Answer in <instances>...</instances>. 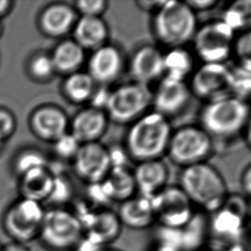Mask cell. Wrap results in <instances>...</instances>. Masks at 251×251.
<instances>
[{"label":"cell","instance_id":"1","mask_svg":"<svg viewBox=\"0 0 251 251\" xmlns=\"http://www.w3.org/2000/svg\"><path fill=\"white\" fill-rule=\"evenodd\" d=\"M173 129L169 119L151 109L128 126L124 139L126 155L136 163L162 159Z\"/></svg>","mask_w":251,"mask_h":251},{"label":"cell","instance_id":"2","mask_svg":"<svg viewBox=\"0 0 251 251\" xmlns=\"http://www.w3.org/2000/svg\"><path fill=\"white\" fill-rule=\"evenodd\" d=\"M177 185L195 208L198 207L204 214L221 209L229 196L224 176L208 162L182 168Z\"/></svg>","mask_w":251,"mask_h":251},{"label":"cell","instance_id":"3","mask_svg":"<svg viewBox=\"0 0 251 251\" xmlns=\"http://www.w3.org/2000/svg\"><path fill=\"white\" fill-rule=\"evenodd\" d=\"M248 102L227 96L205 103L199 115V126L208 134L214 143L242 136L250 126Z\"/></svg>","mask_w":251,"mask_h":251},{"label":"cell","instance_id":"4","mask_svg":"<svg viewBox=\"0 0 251 251\" xmlns=\"http://www.w3.org/2000/svg\"><path fill=\"white\" fill-rule=\"evenodd\" d=\"M151 30L160 44L168 48L185 47L196 34L197 14L185 1H164L152 14Z\"/></svg>","mask_w":251,"mask_h":251},{"label":"cell","instance_id":"5","mask_svg":"<svg viewBox=\"0 0 251 251\" xmlns=\"http://www.w3.org/2000/svg\"><path fill=\"white\" fill-rule=\"evenodd\" d=\"M84 235L82 222L66 207L46 209L37 240L49 251H74Z\"/></svg>","mask_w":251,"mask_h":251},{"label":"cell","instance_id":"6","mask_svg":"<svg viewBox=\"0 0 251 251\" xmlns=\"http://www.w3.org/2000/svg\"><path fill=\"white\" fill-rule=\"evenodd\" d=\"M152 109V90L139 82H124L109 90L105 110L110 122L129 126Z\"/></svg>","mask_w":251,"mask_h":251},{"label":"cell","instance_id":"7","mask_svg":"<svg viewBox=\"0 0 251 251\" xmlns=\"http://www.w3.org/2000/svg\"><path fill=\"white\" fill-rule=\"evenodd\" d=\"M215 143L199 125H185L173 129L167 146L169 160L182 168L207 162Z\"/></svg>","mask_w":251,"mask_h":251},{"label":"cell","instance_id":"8","mask_svg":"<svg viewBox=\"0 0 251 251\" xmlns=\"http://www.w3.org/2000/svg\"><path fill=\"white\" fill-rule=\"evenodd\" d=\"M43 203L24 197L7 207L2 217V227L11 241L28 245L37 240L44 220Z\"/></svg>","mask_w":251,"mask_h":251},{"label":"cell","instance_id":"9","mask_svg":"<svg viewBox=\"0 0 251 251\" xmlns=\"http://www.w3.org/2000/svg\"><path fill=\"white\" fill-rule=\"evenodd\" d=\"M236 33L221 19L198 26L192 39L193 53L202 64H227Z\"/></svg>","mask_w":251,"mask_h":251},{"label":"cell","instance_id":"10","mask_svg":"<svg viewBox=\"0 0 251 251\" xmlns=\"http://www.w3.org/2000/svg\"><path fill=\"white\" fill-rule=\"evenodd\" d=\"M156 224L168 230H181L190 223L195 207L178 185H167L151 198Z\"/></svg>","mask_w":251,"mask_h":251},{"label":"cell","instance_id":"11","mask_svg":"<svg viewBox=\"0 0 251 251\" xmlns=\"http://www.w3.org/2000/svg\"><path fill=\"white\" fill-rule=\"evenodd\" d=\"M193 97L204 103L231 96V69L227 64H202L188 83Z\"/></svg>","mask_w":251,"mask_h":251},{"label":"cell","instance_id":"12","mask_svg":"<svg viewBox=\"0 0 251 251\" xmlns=\"http://www.w3.org/2000/svg\"><path fill=\"white\" fill-rule=\"evenodd\" d=\"M72 161L75 176L88 186L103 182L112 167L111 150L100 142L81 144Z\"/></svg>","mask_w":251,"mask_h":251},{"label":"cell","instance_id":"13","mask_svg":"<svg viewBox=\"0 0 251 251\" xmlns=\"http://www.w3.org/2000/svg\"><path fill=\"white\" fill-rule=\"evenodd\" d=\"M126 66L122 49L109 42L91 51L86 61V72L100 87H109L122 76Z\"/></svg>","mask_w":251,"mask_h":251},{"label":"cell","instance_id":"14","mask_svg":"<svg viewBox=\"0 0 251 251\" xmlns=\"http://www.w3.org/2000/svg\"><path fill=\"white\" fill-rule=\"evenodd\" d=\"M76 215L82 222L84 238L99 248L109 246L121 234V221L117 212L108 207H97Z\"/></svg>","mask_w":251,"mask_h":251},{"label":"cell","instance_id":"15","mask_svg":"<svg viewBox=\"0 0 251 251\" xmlns=\"http://www.w3.org/2000/svg\"><path fill=\"white\" fill-rule=\"evenodd\" d=\"M193 98L187 82L163 77L152 90V110L171 119L183 113Z\"/></svg>","mask_w":251,"mask_h":251},{"label":"cell","instance_id":"16","mask_svg":"<svg viewBox=\"0 0 251 251\" xmlns=\"http://www.w3.org/2000/svg\"><path fill=\"white\" fill-rule=\"evenodd\" d=\"M164 52L153 44L137 47L127 59L126 69L131 81L150 87L164 77Z\"/></svg>","mask_w":251,"mask_h":251},{"label":"cell","instance_id":"17","mask_svg":"<svg viewBox=\"0 0 251 251\" xmlns=\"http://www.w3.org/2000/svg\"><path fill=\"white\" fill-rule=\"evenodd\" d=\"M110 123L104 109L88 105L70 119L69 132L80 144L98 143L107 132Z\"/></svg>","mask_w":251,"mask_h":251},{"label":"cell","instance_id":"18","mask_svg":"<svg viewBox=\"0 0 251 251\" xmlns=\"http://www.w3.org/2000/svg\"><path fill=\"white\" fill-rule=\"evenodd\" d=\"M29 125L38 138L54 143L60 136L69 132L70 119L59 106L42 105L32 112Z\"/></svg>","mask_w":251,"mask_h":251},{"label":"cell","instance_id":"19","mask_svg":"<svg viewBox=\"0 0 251 251\" xmlns=\"http://www.w3.org/2000/svg\"><path fill=\"white\" fill-rule=\"evenodd\" d=\"M136 164L132 172L140 196L151 199L168 185L170 170L162 159Z\"/></svg>","mask_w":251,"mask_h":251},{"label":"cell","instance_id":"20","mask_svg":"<svg viewBox=\"0 0 251 251\" xmlns=\"http://www.w3.org/2000/svg\"><path fill=\"white\" fill-rule=\"evenodd\" d=\"M78 18L73 5L53 3L42 10L39 17V26L42 33L51 38H61L72 33Z\"/></svg>","mask_w":251,"mask_h":251},{"label":"cell","instance_id":"21","mask_svg":"<svg viewBox=\"0 0 251 251\" xmlns=\"http://www.w3.org/2000/svg\"><path fill=\"white\" fill-rule=\"evenodd\" d=\"M72 34V39L90 52L110 42V28L103 17H78Z\"/></svg>","mask_w":251,"mask_h":251},{"label":"cell","instance_id":"22","mask_svg":"<svg viewBox=\"0 0 251 251\" xmlns=\"http://www.w3.org/2000/svg\"><path fill=\"white\" fill-rule=\"evenodd\" d=\"M117 214L123 227L131 230H146L156 224L152 200L140 195L120 203Z\"/></svg>","mask_w":251,"mask_h":251},{"label":"cell","instance_id":"23","mask_svg":"<svg viewBox=\"0 0 251 251\" xmlns=\"http://www.w3.org/2000/svg\"><path fill=\"white\" fill-rule=\"evenodd\" d=\"M100 184L109 201L122 203L137 193L133 172L126 166L112 167Z\"/></svg>","mask_w":251,"mask_h":251},{"label":"cell","instance_id":"24","mask_svg":"<svg viewBox=\"0 0 251 251\" xmlns=\"http://www.w3.org/2000/svg\"><path fill=\"white\" fill-rule=\"evenodd\" d=\"M86 52L72 38L60 41L50 54L56 74L66 76L82 71L88 58Z\"/></svg>","mask_w":251,"mask_h":251},{"label":"cell","instance_id":"25","mask_svg":"<svg viewBox=\"0 0 251 251\" xmlns=\"http://www.w3.org/2000/svg\"><path fill=\"white\" fill-rule=\"evenodd\" d=\"M54 176L48 167L32 170L22 175L19 186L21 197L41 203L48 201L53 187Z\"/></svg>","mask_w":251,"mask_h":251},{"label":"cell","instance_id":"26","mask_svg":"<svg viewBox=\"0 0 251 251\" xmlns=\"http://www.w3.org/2000/svg\"><path fill=\"white\" fill-rule=\"evenodd\" d=\"M91 76L83 71L66 75L62 82V95L73 105L89 104L98 88Z\"/></svg>","mask_w":251,"mask_h":251},{"label":"cell","instance_id":"27","mask_svg":"<svg viewBox=\"0 0 251 251\" xmlns=\"http://www.w3.org/2000/svg\"><path fill=\"white\" fill-rule=\"evenodd\" d=\"M164 77L186 82L196 70L195 55L185 47L170 48L164 52Z\"/></svg>","mask_w":251,"mask_h":251},{"label":"cell","instance_id":"28","mask_svg":"<svg viewBox=\"0 0 251 251\" xmlns=\"http://www.w3.org/2000/svg\"><path fill=\"white\" fill-rule=\"evenodd\" d=\"M251 3L250 0H239L225 8L221 20L227 24L235 33L249 31L251 21Z\"/></svg>","mask_w":251,"mask_h":251},{"label":"cell","instance_id":"29","mask_svg":"<svg viewBox=\"0 0 251 251\" xmlns=\"http://www.w3.org/2000/svg\"><path fill=\"white\" fill-rule=\"evenodd\" d=\"M231 69V96L247 101L251 94V68L237 65Z\"/></svg>","mask_w":251,"mask_h":251},{"label":"cell","instance_id":"30","mask_svg":"<svg viewBox=\"0 0 251 251\" xmlns=\"http://www.w3.org/2000/svg\"><path fill=\"white\" fill-rule=\"evenodd\" d=\"M48 167V160L38 150H24L15 160V170L20 176L32 170Z\"/></svg>","mask_w":251,"mask_h":251},{"label":"cell","instance_id":"31","mask_svg":"<svg viewBox=\"0 0 251 251\" xmlns=\"http://www.w3.org/2000/svg\"><path fill=\"white\" fill-rule=\"evenodd\" d=\"M28 72L33 78L45 82L56 74L51 56L48 53H39L31 58L28 64Z\"/></svg>","mask_w":251,"mask_h":251},{"label":"cell","instance_id":"32","mask_svg":"<svg viewBox=\"0 0 251 251\" xmlns=\"http://www.w3.org/2000/svg\"><path fill=\"white\" fill-rule=\"evenodd\" d=\"M109 4L105 0H77L73 7L78 17H103L109 9Z\"/></svg>","mask_w":251,"mask_h":251},{"label":"cell","instance_id":"33","mask_svg":"<svg viewBox=\"0 0 251 251\" xmlns=\"http://www.w3.org/2000/svg\"><path fill=\"white\" fill-rule=\"evenodd\" d=\"M72 196L71 184L62 176L55 175L54 183L51 193L47 202H50L51 207H65V204L68 201Z\"/></svg>","mask_w":251,"mask_h":251},{"label":"cell","instance_id":"34","mask_svg":"<svg viewBox=\"0 0 251 251\" xmlns=\"http://www.w3.org/2000/svg\"><path fill=\"white\" fill-rule=\"evenodd\" d=\"M251 41L250 30L242 32L235 38L232 55L238 59V65L251 68Z\"/></svg>","mask_w":251,"mask_h":251},{"label":"cell","instance_id":"35","mask_svg":"<svg viewBox=\"0 0 251 251\" xmlns=\"http://www.w3.org/2000/svg\"><path fill=\"white\" fill-rule=\"evenodd\" d=\"M53 143L54 152L59 158L71 160L75 157L81 144L70 132L60 136Z\"/></svg>","mask_w":251,"mask_h":251},{"label":"cell","instance_id":"36","mask_svg":"<svg viewBox=\"0 0 251 251\" xmlns=\"http://www.w3.org/2000/svg\"><path fill=\"white\" fill-rule=\"evenodd\" d=\"M16 129V119L7 109L0 107V136L2 139L9 138Z\"/></svg>","mask_w":251,"mask_h":251},{"label":"cell","instance_id":"37","mask_svg":"<svg viewBox=\"0 0 251 251\" xmlns=\"http://www.w3.org/2000/svg\"><path fill=\"white\" fill-rule=\"evenodd\" d=\"M195 13L205 12L213 10L219 5L220 1L218 0H189L185 1Z\"/></svg>","mask_w":251,"mask_h":251},{"label":"cell","instance_id":"38","mask_svg":"<svg viewBox=\"0 0 251 251\" xmlns=\"http://www.w3.org/2000/svg\"><path fill=\"white\" fill-rule=\"evenodd\" d=\"M240 188L242 195L249 199L251 192V166L249 163L245 166L240 175Z\"/></svg>","mask_w":251,"mask_h":251},{"label":"cell","instance_id":"39","mask_svg":"<svg viewBox=\"0 0 251 251\" xmlns=\"http://www.w3.org/2000/svg\"><path fill=\"white\" fill-rule=\"evenodd\" d=\"M164 1L160 0H149V1H136V4L137 8H139L143 11L150 12V13H154L159 8H160Z\"/></svg>","mask_w":251,"mask_h":251},{"label":"cell","instance_id":"40","mask_svg":"<svg viewBox=\"0 0 251 251\" xmlns=\"http://www.w3.org/2000/svg\"><path fill=\"white\" fill-rule=\"evenodd\" d=\"M2 251H32L28 245L19 242H8L2 245Z\"/></svg>","mask_w":251,"mask_h":251},{"label":"cell","instance_id":"41","mask_svg":"<svg viewBox=\"0 0 251 251\" xmlns=\"http://www.w3.org/2000/svg\"><path fill=\"white\" fill-rule=\"evenodd\" d=\"M12 3L8 0H0V17L5 16L10 11Z\"/></svg>","mask_w":251,"mask_h":251},{"label":"cell","instance_id":"42","mask_svg":"<svg viewBox=\"0 0 251 251\" xmlns=\"http://www.w3.org/2000/svg\"><path fill=\"white\" fill-rule=\"evenodd\" d=\"M97 251H123L122 250H119V249L112 248L110 246H106V247H103L100 248Z\"/></svg>","mask_w":251,"mask_h":251},{"label":"cell","instance_id":"43","mask_svg":"<svg viewBox=\"0 0 251 251\" xmlns=\"http://www.w3.org/2000/svg\"><path fill=\"white\" fill-rule=\"evenodd\" d=\"M3 140L2 139V137L0 136V147H1V145H2V143H3Z\"/></svg>","mask_w":251,"mask_h":251},{"label":"cell","instance_id":"44","mask_svg":"<svg viewBox=\"0 0 251 251\" xmlns=\"http://www.w3.org/2000/svg\"><path fill=\"white\" fill-rule=\"evenodd\" d=\"M1 34H2V25H1V23H0V36H1Z\"/></svg>","mask_w":251,"mask_h":251},{"label":"cell","instance_id":"45","mask_svg":"<svg viewBox=\"0 0 251 251\" xmlns=\"http://www.w3.org/2000/svg\"><path fill=\"white\" fill-rule=\"evenodd\" d=\"M0 251H2V245H0Z\"/></svg>","mask_w":251,"mask_h":251},{"label":"cell","instance_id":"46","mask_svg":"<svg viewBox=\"0 0 251 251\" xmlns=\"http://www.w3.org/2000/svg\"></svg>","mask_w":251,"mask_h":251}]
</instances>
